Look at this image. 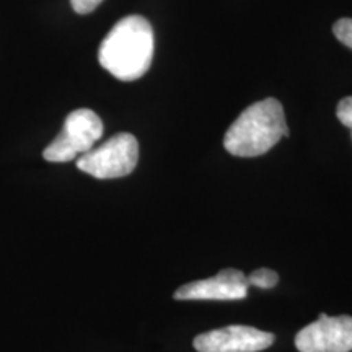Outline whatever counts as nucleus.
<instances>
[{
	"instance_id": "39448f33",
	"label": "nucleus",
	"mask_w": 352,
	"mask_h": 352,
	"mask_svg": "<svg viewBox=\"0 0 352 352\" xmlns=\"http://www.w3.org/2000/svg\"><path fill=\"white\" fill-rule=\"evenodd\" d=\"M300 352H351L352 316H328L324 314L302 328L296 336Z\"/></svg>"
},
{
	"instance_id": "9b49d317",
	"label": "nucleus",
	"mask_w": 352,
	"mask_h": 352,
	"mask_svg": "<svg viewBox=\"0 0 352 352\" xmlns=\"http://www.w3.org/2000/svg\"><path fill=\"white\" fill-rule=\"evenodd\" d=\"M101 2H103V0H70L74 10H76L77 13H80V15H85V13L94 12Z\"/></svg>"
},
{
	"instance_id": "f257e3e1",
	"label": "nucleus",
	"mask_w": 352,
	"mask_h": 352,
	"mask_svg": "<svg viewBox=\"0 0 352 352\" xmlns=\"http://www.w3.org/2000/svg\"><path fill=\"white\" fill-rule=\"evenodd\" d=\"M152 25L140 15H129L118 21L101 43L98 60L101 67L122 82L138 80L147 74L153 59Z\"/></svg>"
},
{
	"instance_id": "0eeeda50",
	"label": "nucleus",
	"mask_w": 352,
	"mask_h": 352,
	"mask_svg": "<svg viewBox=\"0 0 352 352\" xmlns=\"http://www.w3.org/2000/svg\"><path fill=\"white\" fill-rule=\"evenodd\" d=\"M248 280L239 270H222L214 277L184 284L175 292L176 300H241L248 294Z\"/></svg>"
},
{
	"instance_id": "9d476101",
	"label": "nucleus",
	"mask_w": 352,
	"mask_h": 352,
	"mask_svg": "<svg viewBox=\"0 0 352 352\" xmlns=\"http://www.w3.org/2000/svg\"><path fill=\"white\" fill-rule=\"evenodd\" d=\"M336 116L342 126H346L347 129L351 131L352 138V96H347V98H342L338 104Z\"/></svg>"
},
{
	"instance_id": "1a4fd4ad",
	"label": "nucleus",
	"mask_w": 352,
	"mask_h": 352,
	"mask_svg": "<svg viewBox=\"0 0 352 352\" xmlns=\"http://www.w3.org/2000/svg\"><path fill=\"white\" fill-rule=\"evenodd\" d=\"M333 33L344 46L352 50V19H341L333 26Z\"/></svg>"
},
{
	"instance_id": "423d86ee",
	"label": "nucleus",
	"mask_w": 352,
	"mask_h": 352,
	"mask_svg": "<svg viewBox=\"0 0 352 352\" xmlns=\"http://www.w3.org/2000/svg\"><path fill=\"white\" fill-rule=\"evenodd\" d=\"M274 340L272 333L243 324H232L199 334L192 344L197 352H259L272 346Z\"/></svg>"
},
{
	"instance_id": "6e6552de",
	"label": "nucleus",
	"mask_w": 352,
	"mask_h": 352,
	"mask_svg": "<svg viewBox=\"0 0 352 352\" xmlns=\"http://www.w3.org/2000/svg\"><path fill=\"white\" fill-rule=\"evenodd\" d=\"M246 280H248V285H254L259 289H271L279 283V276L276 271L261 267V270L253 271L252 274L246 276Z\"/></svg>"
},
{
	"instance_id": "7ed1b4c3",
	"label": "nucleus",
	"mask_w": 352,
	"mask_h": 352,
	"mask_svg": "<svg viewBox=\"0 0 352 352\" xmlns=\"http://www.w3.org/2000/svg\"><path fill=\"white\" fill-rule=\"evenodd\" d=\"M139 142L129 132L113 135L100 147L78 157L77 168L98 179L122 178L138 166Z\"/></svg>"
},
{
	"instance_id": "20e7f679",
	"label": "nucleus",
	"mask_w": 352,
	"mask_h": 352,
	"mask_svg": "<svg viewBox=\"0 0 352 352\" xmlns=\"http://www.w3.org/2000/svg\"><path fill=\"white\" fill-rule=\"evenodd\" d=\"M103 135V122L91 109H76L65 118L60 134L44 148V160L65 164L90 152Z\"/></svg>"
},
{
	"instance_id": "f03ea898",
	"label": "nucleus",
	"mask_w": 352,
	"mask_h": 352,
	"mask_svg": "<svg viewBox=\"0 0 352 352\" xmlns=\"http://www.w3.org/2000/svg\"><path fill=\"white\" fill-rule=\"evenodd\" d=\"M289 135L284 108L274 98L258 101L245 109L228 127L223 147L235 157H259Z\"/></svg>"
}]
</instances>
